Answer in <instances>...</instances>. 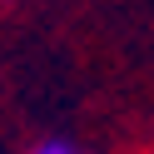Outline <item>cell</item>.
Instances as JSON below:
<instances>
[{
    "label": "cell",
    "mask_w": 154,
    "mask_h": 154,
    "mask_svg": "<svg viewBox=\"0 0 154 154\" xmlns=\"http://www.w3.org/2000/svg\"><path fill=\"white\" fill-rule=\"evenodd\" d=\"M30 154H80V149H70V144H60V139H50V144H40V149H30Z\"/></svg>",
    "instance_id": "1"
}]
</instances>
